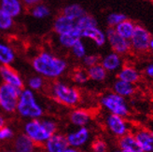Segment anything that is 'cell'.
Segmentation results:
<instances>
[{
    "label": "cell",
    "instance_id": "cell-17",
    "mask_svg": "<svg viewBox=\"0 0 153 152\" xmlns=\"http://www.w3.org/2000/svg\"><path fill=\"white\" fill-rule=\"evenodd\" d=\"M118 146L120 150H130L133 152H144L136 141L134 133H127L118 140Z\"/></svg>",
    "mask_w": 153,
    "mask_h": 152
},
{
    "label": "cell",
    "instance_id": "cell-22",
    "mask_svg": "<svg viewBox=\"0 0 153 152\" xmlns=\"http://www.w3.org/2000/svg\"><path fill=\"white\" fill-rule=\"evenodd\" d=\"M113 93L119 94L123 98L131 97L135 93V87L131 83L117 79L113 84Z\"/></svg>",
    "mask_w": 153,
    "mask_h": 152
},
{
    "label": "cell",
    "instance_id": "cell-28",
    "mask_svg": "<svg viewBox=\"0 0 153 152\" xmlns=\"http://www.w3.org/2000/svg\"><path fill=\"white\" fill-rule=\"evenodd\" d=\"M76 27H78L81 31H84L89 28L97 27V22L93 16L85 14L84 16L76 21Z\"/></svg>",
    "mask_w": 153,
    "mask_h": 152
},
{
    "label": "cell",
    "instance_id": "cell-14",
    "mask_svg": "<svg viewBox=\"0 0 153 152\" xmlns=\"http://www.w3.org/2000/svg\"><path fill=\"white\" fill-rule=\"evenodd\" d=\"M69 120L74 126L87 127L91 120V113L84 108H75L69 114Z\"/></svg>",
    "mask_w": 153,
    "mask_h": 152
},
{
    "label": "cell",
    "instance_id": "cell-13",
    "mask_svg": "<svg viewBox=\"0 0 153 152\" xmlns=\"http://www.w3.org/2000/svg\"><path fill=\"white\" fill-rule=\"evenodd\" d=\"M37 146L24 133H19L13 139L14 152H36Z\"/></svg>",
    "mask_w": 153,
    "mask_h": 152
},
{
    "label": "cell",
    "instance_id": "cell-6",
    "mask_svg": "<svg viewBox=\"0 0 153 152\" xmlns=\"http://www.w3.org/2000/svg\"><path fill=\"white\" fill-rule=\"evenodd\" d=\"M21 90L6 83L0 84V108L4 113L12 114L16 112Z\"/></svg>",
    "mask_w": 153,
    "mask_h": 152
},
{
    "label": "cell",
    "instance_id": "cell-27",
    "mask_svg": "<svg viewBox=\"0 0 153 152\" xmlns=\"http://www.w3.org/2000/svg\"><path fill=\"white\" fill-rule=\"evenodd\" d=\"M86 14L85 10L78 4H72L69 6H66L64 9V15L68 18H70L74 21L79 20L82 16Z\"/></svg>",
    "mask_w": 153,
    "mask_h": 152
},
{
    "label": "cell",
    "instance_id": "cell-31",
    "mask_svg": "<svg viewBox=\"0 0 153 152\" xmlns=\"http://www.w3.org/2000/svg\"><path fill=\"white\" fill-rule=\"evenodd\" d=\"M72 79L76 84H85L89 80L87 71L84 69H76L72 74Z\"/></svg>",
    "mask_w": 153,
    "mask_h": 152
},
{
    "label": "cell",
    "instance_id": "cell-33",
    "mask_svg": "<svg viewBox=\"0 0 153 152\" xmlns=\"http://www.w3.org/2000/svg\"><path fill=\"white\" fill-rule=\"evenodd\" d=\"M32 15L35 18L43 19L45 17H48L50 15V10L45 5H36L32 10Z\"/></svg>",
    "mask_w": 153,
    "mask_h": 152
},
{
    "label": "cell",
    "instance_id": "cell-3",
    "mask_svg": "<svg viewBox=\"0 0 153 152\" xmlns=\"http://www.w3.org/2000/svg\"><path fill=\"white\" fill-rule=\"evenodd\" d=\"M16 112L21 118L31 120L41 119L44 109L38 103L35 92L28 88H24L19 96Z\"/></svg>",
    "mask_w": 153,
    "mask_h": 152
},
{
    "label": "cell",
    "instance_id": "cell-43",
    "mask_svg": "<svg viewBox=\"0 0 153 152\" xmlns=\"http://www.w3.org/2000/svg\"><path fill=\"white\" fill-rule=\"evenodd\" d=\"M1 152H14L12 149H4V150H2Z\"/></svg>",
    "mask_w": 153,
    "mask_h": 152
},
{
    "label": "cell",
    "instance_id": "cell-11",
    "mask_svg": "<svg viewBox=\"0 0 153 152\" xmlns=\"http://www.w3.org/2000/svg\"><path fill=\"white\" fill-rule=\"evenodd\" d=\"M91 133L88 127H80L78 128L76 131H73L66 134V139L68 146L79 148L85 146L90 140Z\"/></svg>",
    "mask_w": 153,
    "mask_h": 152
},
{
    "label": "cell",
    "instance_id": "cell-2",
    "mask_svg": "<svg viewBox=\"0 0 153 152\" xmlns=\"http://www.w3.org/2000/svg\"><path fill=\"white\" fill-rule=\"evenodd\" d=\"M57 133V124L51 119L27 120L24 125V133L36 146H43L52 134Z\"/></svg>",
    "mask_w": 153,
    "mask_h": 152
},
{
    "label": "cell",
    "instance_id": "cell-26",
    "mask_svg": "<svg viewBox=\"0 0 153 152\" xmlns=\"http://www.w3.org/2000/svg\"><path fill=\"white\" fill-rule=\"evenodd\" d=\"M86 71L88 74L89 79L97 82L104 81L106 79V76H108V72L105 70V68L100 64L87 68Z\"/></svg>",
    "mask_w": 153,
    "mask_h": 152
},
{
    "label": "cell",
    "instance_id": "cell-10",
    "mask_svg": "<svg viewBox=\"0 0 153 152\" xmlns=\"http://www.w3.org/2000/svg\"><path fill=\"white\" fill-rule=\"evenodd\" d=\"M0 78L3 83L22 90L25 87L24 79L20 74L10 65H0Z\"/></svg>",
    "mask_w": 153,
    "mask_h": 152
},
{
    "label": "cell",
    "instance_id": "cell-16",
    "mask_svg": "<svg viewBox=\"0 0 153 152\" xmlns=\"http://www.w3.org/2000/svg\"><path fill=\"white\" fill-rule=\"evenodd\" d=\"M117 77H118V79L120 80L131 83V84L134 85L135 83H137L140 80L141 75L135 67L132 65H124V66H122L120 69V71L118 72Z\"/></svg>",
    "mask_w": 153,
    "mask_h": 152
},
{
    "label": "cell",
    "instance_id": "cell-32",
    "mask_svg": "<svg viewBox=\"0 0 153 152\" xmlns=\"http://www.w3.org/2000/svg\"><path fill=\"white\" fill-rule=\"evenodd\" d=\"M72 50V53L74 54V56L78 59H83L86 56V48L84 43L80 40H79L78 42H76L74 44V46L71 48Z\"/></svg>",
    "mask_w": 153,
    "mask_h": 152
},
{
    "label": "cell",
    "instance_id": "cell-9",
    "mask_svg": "<svg viewBox=\"0 0 153 152\" xmlns=\"http://www.w3.org/2000/svg\"><path fill=\"white\" fill-rule=\"evenodd\" d=\"M131 47L139 52L146 51L149 49V43L151 40L150 34L148 30L140 25H135L134 34L131 37Z\"/></svg>",
    "mask_w": 153,
    "mask_h": 152
},
{
    "label": "cell",
    "instance_id": "cell-12",
    "mask_svg": "<svg viewBox=\"0 0 153 152\" xmlns=\"http://www.w3.org/2000/svg\"><path fill=\"white\" fill-rule=\"evenodd\" d=\"M68 147L66 135L61 133L52 134L43 145L45 152H64Z\"/></svg>",
    "mask_w": 153,
    "mask_h": 152
},
{
    "label": "cell",
    "instance_id": "cell-45",
    "mask_svg": "<svg viewBox=\"0 0 153 152\" xmlns=\"http://www.w3.org/2000/svg\"><path fill=\"white\" fill-rule=\"evenodd\" d=\"M112 152H121V151L120 149H116V150H113Z\"/></svg>",
    "mask_w": 153,
    "mask_h": 152
},
{
    "label": "cell",
    "instance_id": "cell-24",
    "mask_svg": "<svg viewBox=\"0 0 153 152\" xmlns=\"http://www.w3.org/2000/svg\"><path fill=\"white\" fill-rule=\"evenodd\" d=\"M15 60L13 50L5 43L0 42V65H10Z\"/></svg>",
    "mask_w": 153,
    "mask_h": 152
},
{
    "label": "cell",
    "instance_id": "cell-15",
    "mask_svg": "<svg viewBox=\"0 0 153 152\" xmlns=\"http://www.w3.org/2000/svg\"><path fill=\"white\" fill-rule=\"evenodd\" d=\"M134 135L144 152H153V131L143 128L137 130Z\"/></svg>",
    "mask_w": 153,
    "mask_h": 152
},
{
    "label": "cell",
    "instance_id": "cell-8",
    "mask_svg": "<svg viewBox=\"0 0 153 152\" xmlns=\"http://www.w3.org/2000/svg\"><path fill=\"white\" fill-rule=\"evenodd\" d=\"M105 36H106V39L108 40L110 47L113 50V52L118 53L119 55L126 54L132 48L130 40L124 39L123 37L119 36L114 27H109L106 30Z\"/></svg>",
    "mask_w": 153,
    "mask_h": 152
},
{
    "label": "cell",
    "instance_id": "cell-36",
    "mask_svg": "<svg viewBox=\"0 0 153 152\" xmlns=\"http://www.w3.org/2000/svg\"><path fill=\"white\" fill-rule=\"evenodd\" d=\"M91 152H108V144L103 139H95L91 146Z\"/></svg>",
    "mask_w": 153,
    "mask_h": 152
},
{
    "label": "cell",
    "instance_id": "cell-39",
    "mask_svg": "<svg viewBox=\"0 0 153 152\" xmlns=\"http://www.w3.org/2000/svg\"><path fill=\"white\" fill-rule=\"evenodd\" d=\"M40 0H22V2H24L26 6H36V4L39 2Z\"/></svg>",
    "mask_w": 153,
    "mask_h": 152
},
{
    "label": "cell",
    "instance_id": "cell-4",
    "mask_svg": "<svg viewBox=\"0 0 153 152\" xmlns=\"http://www.w3.org/2000/svg\"><path fill=\"white\" fill-rule=\"evenodd\" d=\"M51 94L56 102L69 108L76 106L81 100L80 92L78 89L60 80L51 84Z\"/></svg>",
    "mask_w": 153,
    "mask_h": 152
},
{
    "label": "cell",
    "instance_id": "cell-19",
    "mask_svg": "<svg viewBox=\"0 0 153 152\" xmlns=\"http://www.w3.org/2000/svg\"><path fill=\"white\" fill-rule=\"evenodd\" d=\"M82 37V31L78 27H74L70 32H68L64 35L59 36V42L65 48L71 49L76 42L81 39Z\"/></svg>",
    "mask_w": 153,
    "mask_h": 152
},
{
    "label": "cell",
    "instance_id": "cell-25",
    "mask_svg": "<svg viewBox=\"0 0 153 152\" xmlns=\"http://www.w3.org/2000/svg\"><path fill=\"white\" fill-rule=\"evenodd\" d=\"M134 27H135V25L132 22L125 20L124 22H120V24H118L116 27H115V30H116V32L119 36L123 37L124 39L130 40L134 34Z\"/></svg>",
    "mask_w": 153,
    "mask_h": 152
},
{
    "label": "cell",
    "instance_id": "cell-1",
    "mask_svg": "<svg viewBox=\"0 0 153 152\" xmlns=\"http://www.w3.org/2000/svg\"><path fill=\"white\" fill-rule=\"evenodd\" d=\"M32 67L36 75L44 79H56L67 69L66 61L56 57L48 51H42L32 60Z\"/></svg>",
    "mask_w": 153,
    "mask_h": 152
},
{
    "label": "cell",
    "instance_id": "cell-18",
    "mask_svg": "<svg viewBox=\"0 0 153 152\" xmlns=\"http://www.w3.org/2000/svg\"><path fill=\"white\" fill-rule=\"evenodd\" d=\"M106 72H115L121 68V58L116 52H111L106 54L102 60L100 64Z\"/></svg>",
    "mask_w": 153,
    "mask_h": 152
},
{
    "label": "cell",
    "instance_id": "cell-5",
    "mask_svg": "<svg viewBox=\"0 0 153 152\" xmlns=\"http://www.w3.org/2000/svg\"><path fill=\"white\" fill-rule=\"evenodd\" d=\"M100 104L109 114H114L122 118L128 117L130 114V108L125 98L113 92L104 94L100 99Z\"/></svg>",
    "mask_w": 153,
    "mask_h": 152
},
{
    "label": "cell",
    "instance_id": "cell-21",
    "mask_svg": "<svg viewBox=\"0 0 153 152\" xmlns=\"http://www.w3.org/2000/svg\"><path fill=\"white\" fill-rule=\"evenodd\" d=\"M82 37L91 39L98 47L104 46L106 41L105 34L98 27H93L84 30V31H82Z\"/></svg>",
    "mask_w": 153,
    "mask_h": 152
},
{
    "label": "cell",
    "instance_id": "cell-37",
    "mask_svg": "<svg viewBox=\"0 0 153 152\" xmlns=\"http://www.w3.org/2000/svg\"><path fill=\"white\" fill-rule=\"evenodd\" d=\"M83 65H85L87 68L91 67L94 65H96L100 62V57L96 54H90V55H86L82 59Z\"/></svg>",
    "mask_w": 153,
    "mask_h": 152
},
{
    "label": "cell",
    "instance_id": "cell-35",
    "mask_svg": "<svg viewBox=\"0 0 153 152\" xmlns=\"http://www.w3.org/2000/svg\"><path fill=\"white\" fill-rule=\"evenodd\" d=\"M14 130L10 127L6 125L0 129V142H7L14 139Z\"/></svg>",
    "mask_w": 153,
    "mask_h": 152
},
{
    "label": "cell",
    "instance_id": "cell-46",
    "mask_svg": "<svg viewBox=\"0 0 153 152\" xmlns=\"http://www.w3.org/2000/svg\"><path fill=\"white\" fill-rule=\"evenodd\" d=\"M0 109H1V108H0Z\"/></svg>",
    "mask_w": 153,
    "mask_h": 152
},
{
    "label": "cell",
    "instance_id": "cell-30",
    "mask_svg": "<svg viewBox=\"0 0 153 152\" xmlns=\"http://www.w3.org/2000/svg\"><path fill=\"white\" fill-rule=\"evenodd\" d=\"M13 25V18L0 9V30L7 31Z\"/></svg>",
    "mask_w": 153,
    "mask_h": 152
},
{
    "label": "cell",
    "instance_id": "cell-42",
    "mask_svg": "<svg viewBox=\"0 0 153 152\" xmlns=\"http://www.w3.org/2000/svg\"><path fill=\"white\" fill-rule=\"evenodd\" d=\"M149 49L153 51V39H151L150 43H149Z\"/></svg>",
    "mask_w": 153,
    "mask_h": 152
},
{
    "label": "cell",
    "instance_id": "cell-34",
    "mask_svg": "<svg viewBox=\"0 0 153 152\" xmlns=\"http://www.w3.org/2000/svg\"><path fill=\"white\" fill-rule=\"evenodd\" d=\"M126 20V16L121 13H111L108 17V24L110 27H116L120 22Z\"/></svg>",
    "mask_w": 153,
    "mask_h": 152
},
{
    "label": "cell",
    "instance_id": "cell-7",
    "mask_svg": "<svg viewBox=\"0 0 153 152\" xmlns=\"http://www.w3.org/2000/svg\"><path fill=\"white\" fill-rule=\"evenodd\" d=\"M105 123L108 131L119 138L129 133L130 128L125 118L114 115V114H108L105 117Z\"/></svg>",
    "mask_w": 153,
    "mask_h": 152
},
{
    "label": "cell",
    "instance_id": "cell-40",
    "mask_svg": "<svg viewBox=\"0 0 153 152\" xmlns=\"http://www.w3.org/2000/svg\"><path fill=\"white\" fill-rule=\"evenodd\" d=\"M6 123H7V120H6L5 116L3 115L2 113H0V129H2L3 127H5Z\"/></svg>",
    "mask_w": 153,
    "mask_h": 152
},
{
    "label": "cell",
    "instance_id": "cell-29",
    "mask_svg": "<svg viewBox=\"0 0 153 152\" xmlns=\"http://www.w3.org/2000/svg\"><path fill=\"white\" fill-rule=\"evenodd\" d=\"M45 79L39 75H36L32 76L27 80V86L28 89H30L33 92H38V90H41L45 87Z\"/></svg>",
    "mask_w": 153,
    "mask_h": 152
},
{
    "label": "cell",
    "instance_id": "cell-44",
    "mask_svg": "<svg viewBox=\"0 0 153 152\" xmlns=\"http://www.w3.org/2000/svg\"><path fill=\"white\" fill-rule=\"evenodd\" d=\"M121 152H133V151H130V150H120Z\"/></svg>",
    "mask_w": 153,
    "mask_h": 152
},
{
    "label": "cell",
    "instance_id": "cell-41",
    "mask_svg": "<svg viewBox=\"0 0 153 152\" xmlns=\"http://www.w3.org/2000/svg\"><path fill=\"white\" fill-rule=\"evenodd\" d=\"M64 152H81L79 148H72V147H68Z\"/></svg>",
    "mask_w": 153,
    "mask_h": 152
},
{
    "label": "cell",
    "instance_id": "cell-20",
    "mask_svg": "<svg viewBox=\"0 0 153 152\" xmlns=\"http://www.w3.org/2000/svg\"><path fill=\"white\" fill-rule=\"evenodd\" d=\"M75 26H76V21H74V20H72L70 18L65 16V15L59 16L55 20L54 24H53L54 31L59 36L70 32Z\"/></svg>",
    "mask_w": 153,
    "mask_h": 152
},
{
    "label": "cell",
    "instance_id": "cell-38",
    "mask_svg": "<svg viewBox=\"0 0 153 152\" xmlns=\"http://www.w3.org/2000/svg\"><path fill=\"white\" fill-rule=\"evenodd\" d=\"M144 73L149 79H153V62L146 65V67H145V69H144Z\"/></svg>",
    "mask_w": 153,
    "mask_h": 152
},
{
    "label": "cell",
    "instance_id": "cell-23",
    "mask_svg": "<svg viewBox=\"0 0 153 152\" xmlns=\"http://www.w3.org/2000/svg\"><path fill=\"white\" fill-rule=\"evenodd\" d=\"M0 9L10 17H17L22 11L20 0H0Z\"/></svg>",
    "mask_w": 153,
    "mask_h": 152
}]
</instances>
